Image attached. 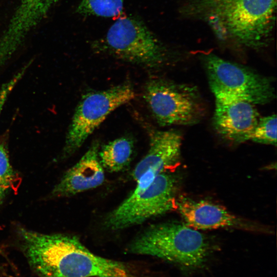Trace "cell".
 I'll use <instances>...</instances> for the list:
<instances>
[{
    "instance_id": "cell-11",
    "label": "cell",
    "mask_w": 277,
    "mask_h": 277,
    "mask_svg": "<svg viewBox=\"0 0 277 277\" xmlns=\"http://www.w3.org/2000/svg\"><path fill=\"white\" fill-rule=\"evenodd\" d=\"M149 136L148 151L132 172L135 181L150 169L161 173L179 165L182 141L180 133L174 130H154L149 132Z\"/></svg>"
},
{
    "instance_id": "cell-4",
    "label": "cell",
    "mask_w": 277,
    "mask_h": 277,
    "mask_svg": "<svg viewBox=\"0 0 277 277\" xmlns=\"http://www.w3.org/2000/svg\"><path fill=\"white\" fill-rule=\"evenodd\" d=\"M211 90L214 96H227L265 104L275 96L270 81L242 66L213 54L204 57Z\"/></svg>"
},
{
    "instance_id": "cell-9",
    "label": "cell",
    "mask_w": 277,
    "mask_h": 277,
    "mask_svg": "<svg viewBox=\"0 0 277 277\" xmlns=\"http://www.w3.org/2000/svg\"><path fill=\"white\" fill-rule=\"evenodd\" d=\"M176 209L186 225L195 229L261 230L256 224L233 215L224 207L204 200L194 201L182 196L176 199Z\"/></svg>"
},
{
    "instance_id": "cell-5",
    "label": "cell",
    "mask_w": 277,
    "mask_h": 277,
    "mask_svg": "<svg viewBox=\"0 0 277 277\" xmlns=\"http://www.w3.org/2000/svg\"><path fill=\"white\" fill-rule=\"evenodd\" d=\"M144 98L161 126L191 125L203 115V106L194 87L154 79L145 86Z\"/></svg>"
},
{
    "instance_id": "cell-15",
    "label": "cell",
    "mask_w": 277,
    "mask_h": 277,
    "mask_svg": "<svg viewBox=\"0 0 277 277\" xmlns=\"http://www.w3.org/2000/svg\"><path fill=\"white\" fill-rule=\"evenodd\" d=\"M276 125L275 114L260 118L249 135V140L276 145Z\"/></svg>"
},
{
    "instance_id": "cell-6",
    "label": "cell",
    "mask_w": 277,
    "mask_h": 277,
    "mask_svg": "<svg viewBox=\"0 0 277 277\" xmlns=\"http://www.w3.org/2000/svg\"><path fill=\"white\" fill-rule=\"evenodd\" d=\"M135 96L132 87L128 83L83 95L66 136L63 156H68L75 152L111 112Z\"/></svg>"
},
{
    "instance_id": "cell-12",
    "label": "cell",
    "mask_w": 277,
    "mask_h": 277,
    "mask_svg": "<svg viewBox=\"0 0 277 277\" xmlns=\"http://www.w3.org/2000/svg\"><path fill=\"white\" fill-rule=\"evenodd\" d=\"M57 0H21L8 28L14 34L25 37L46 16Z\"/></svg>"
},
{
    "instance_id": "cell-16",
    "label": "cell",
    "mask_w": 277,
    "mask_h": 277,
    "mask_svg": "<svg viewBox=\"0 0 277 277\" xmlns=\"http://www.w3.org/2000/svg\"><path fill=\"white\" fill-rule=\"evenodd\" d=\"M15 176L6 149L3 145L0 144V204L10 190Z\"/></svg>"
},
{
    "instance_id": "cell-7",
    "label": "cell",
    "mask_w": 277,
    "mask_h": 277,
    "mask_svg": "<svg viewBox=\"0 0 277 277\" xmlns=\"http://www.w3.org/2000/svg\"><path fill=\"white\" fill-rule=\"evenodd\" d=\"M105 49L110 53L130 63L153 67L166 60L162 44L142 21L121 17L108 30Z\"/></svg>"
},
{
    "instance_id": "cell-1",
    "label": "cell",
    "mask_w": 277,
    "mask_h": 277,
    "mask_svg": "<svg viewBox=\"0 0 277 277\" xmlns=\"http://www.w3.org/2000/svg\"><path fill=\"white\" fill-rule=\"evenodd\" d=\"M276 0H190L185 13L209 25L221 39L253 49L272 34Z\"/></svg>"
},
{
    "instance_id": "cell-10",
    "label": "cell",
    "mask_w": 277,
    "mask_h": 277,
    "mask_svg": "<svg viewBox=\"0 0 277 277\" xmlns=\"http://www.w3.org/2000/svg\"><path fill=\"white\" fill-rule=\"evenodd\" d=\"M98 152L99 145L96 142L64 174L53 188L52 195L56 197L71 196L101 186L105 181V173Z\"/></svg>"
},
{
    "instance_id": "cell-3",
    "label": "cell",
    "mask_w": 277,
    "mask_h": 277,
    "mask_svg": "<svg viewBox=\"0 0 277 277\" xmlns=\"http://www.w3.org/2000/svg\"><path fill=\"white\" fill-rule=\"evenodd\" d=\"M176 181L167 172L159 174L144 191L132 192L106 216L105 225L118 230L176 209Z\"/></svg>"
},
{
    "instance_id": "cell-2",
    "label": "cell",
    "mask_w": 277,
    "mask_h": 277,
    "mask_svg": "<svg viewBox=\"0 0 277 277\" xmlns=\"http://www.w3.org/2000/svg\"><path fill=\"white\" fill-rule=\"evenodd\" d=\"M209 250V243L202 233L174 223L150 226L129 246L131 253L156 256L189 268L202 266Z\"/></svg>"
},
{
    "instance_id": "cell-13",
    "label": "cell",
    "mask_w": 277,
    "mask_h": 277,
    "mask_svg": "<svg viewBox=\"0 0 277 277\" xmlns=\"http://www.w3.org/2000/svg\"><path fill=\"white\" fill-rule=\"evenodd\" d=\"M133 152L132 140L124 136L104 145L98 152V156L104 169L110 172H117L128 167Z\"/></svg>"
},
{
    "instance_id": "cell-14",
    "label": "cell",
    "mask_w": 277,
    "mask_h": 277,
    "mask_svg": "<svg viewBox=\"0 0 277 277\" xmlns=\"http://www.w3.org/2000/svg\"><path fill=\"white\" fill-rule=\"evenodd\" d=\"M124 0H82L76 12L83 15L114 17L123 10Z\"/></svg>"
},
{
    "instance_id": "cell-8",
    "label": "cell",
    "mask_w": 277,
    "mask_h": 277,
    "mask_svg": "<svg viewBox=\"0 0 277 277\" xmlns=\"http://www.w3.org/2000/svg\"><path fill=\"white\" fill-rule=\"evenodd\" d=\"M214 124L224 137L235 142L249 140L260 117L254 105L247 101L227 96H215Z\"/></svg>"
},
{
    "instance_id": "cell-17",
    "label": "cell",
    "mask_w": 277,
    "mask_h": 277,
    "mask_svg": "<svg viewBox=\"0 0 277 277\" xmlns=\"http://www.w3.org/2000/svg\"><path fill=\"white\" fill-rule=\"evenodd\" d=\"M29 65H26L18 71L11 79L4 83L0 88V116L5 103L15 86L22 79Z\"/></svg>"
}]
</instances>
